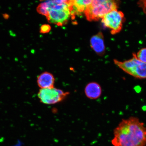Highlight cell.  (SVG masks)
Segmentation results:
<instances>
[{
  "label": "cell",
  "instance_id": "1",
  "mask_svg": "<svg viewBox=\"0 0 146 146\" xmlns=\"http://www.w3.org/2000/svg\"><path fill=\"white\" fill-rule=\"evenodd\" d=\"M114 146H145L146 127L135 117L123 119L114 130Z\"/></svg>",
  "mask_w": 146,
  "mask_h": 146
},
{
  "label": "cell",
  "instance_id": "2",
  "mask_svg": "<svg viewBox=\"0 0 146 146\" xmlns=\"http://www.w3.org/2000/svg\"><path fill=\"white\" fill-rule=\"evenodd\" d=\"M119 1L114 0H95L84 12L89 21H98L113 10H117Z\"/></svg>",
  "mask_w": 146,
  "mask_h": 146
},
{
  "label": "cell",
  "instance_id": "3",
  "mask_svg": "<svg viewBox=\"0 0 146 146\" xmlns=\"http://www.w3.org/2000/svg\"><path fill=\"white\" fill-rule=\"evenodd\" d=\"M116 65L127 74L139 79L146 78V63L137 58L135 53H133L130 59L124 61L114 60Z\"/></svg>",
  "mask_w": 146,
  "mask_h": 146
},
{
  "label": "cell",
  "instance_id": "4",
  "mask_svg": "<svg viewBox=\"0 0 146 146\" xmlns=\"http://www.w3.org/2000/svg\"><path fill=\"white\" fill-rule=\"evenodd\" d=\"M123 13L118 10L111 11L102 18V22L104 26L111 30L112 35H115L121 31L125 21Z\"/></svg>",
  "mask_w": 146,
  "mask_h": 146
},
{
  "label": "cell",
  "instance_id": "5",
  "mask_svg": "<svg viewBox=\"0 0 146 146\" xmlns=\"http://www.w3.org/2000/svg\"><path fill=\"white\" fill-rule=\"evenodd\" d=\"M69 94L68 92H64L54 87L41 89L38 96L41 103L47 105H54L62 101Z\"/></svg>",
  "mask_w": 146,
  "mask_h": 146
},
{
  "label": "cell",
  "instance_id": "6",
  "mask_svg": "<svg viewBox=\"0 0 146 146\" xmlns=\"http://www.w3.org/2000/svg\"><path fill=\"white\" fill-rule=\"evenodd\" d=\"M72 5L68 8L50 9L48 11L47 19L50 23L62 26L68 21L72 15Z\"/></svg>",
  "mask_w": 146,
  "mask_h": 146
},
{
  "label": "cell",
  "instance_id": "7",
  "mask_svg": "<svg viewBox=\"0 0 146 146\" xmlns=\"http://www.w3.org/2000/svg\"><path fill=\"white\" fill-rule=\"evenodd\" d=\"M90 45L91 48L98 55L103 56L105 54L104 39L102 32H100L92 36L90 40Z\"/></svg>",
  "mask_w": 146,
  "mask_h": 146
},
{
  "label": "cell",
  "instance_id": "8",
  "mask_svg": "<svg viewBox=\"0 0 146 146\" xmlns=\"http://www.w3.org/2000/svg\"><path fill=\"white\" fill-rule=\"evenodd\" d=\"M102 89L99 84L96 82H91L86 86L84 92L87 98L91 100H96L101 96Z\"/></svg>",
  "mask_w": 146,
  "mask_h": 146
},
{
  "label": "cell",
  "instance_id": "9",
  "mask_svg": "<svg viewBox=\"0 0 146 146\" xmlns=\"http://www.w3.org/2000/svg\"><path fill=\"white\" fill-rule=\"evenodd\" d=\"M55 81V79L53 75L46 72L39 75L37 79L38 85L41 89L54 87Z\"/></svg>",
  "mask_w": 146,
  "mask_h": 146
},
{
  "label": "cell",
  "instance_id": "10",
  "mask_svg": "<svg viewBox=\"0 0 146 146\" xmlns=\"http://www.w3.org/2000/svg\"><path fill=\"white\" fill-rule=\"evenodd\" d=\"M92 1L90 0H78L72 1V15L85 11L91 4Z\"/></svg>",
  "mask_w": 146,
  "mask_h": 146
},
{
  "label": "cell",
  "instance_id": "11",
  "mask_svg": "<svg viewBox=\"0 0 146 146\" xmlns=\"http://www.w3.org/2000/svg\"><path fill=\"white\" fill-rule=\"evenodd\" d=\"M136 54L138 59L143 62L146 63V48H142L138 51Z\"/></svg>",
  "mask_w": 146,
  "mask_h": 146
},
{
  "label": "cell",
  "instance_id": "12",
  "mask_svg": "<svg viewBox=\"0 0 146 146\" xmlns=\"http://www.w3.org/2000/svg\"><path fill=\"white\" fill-rule=\"evenodd\" d=\"M51 27L50 25L44 24L42 25L40 28V32L41 33H47L50 32Z\"/></svg>",
  "mask_w": 146,
  "mask_h": 146
},
{
  "label": "cell",
  "instance_id": "13",
  "mask_svg": "<svg viewBox=\"0 0 146 146\" xmlns=\"http://www.w3.org/2000/svg\"><path fill=\"white\" fill-rule=\"evenodd\" d=\"M137 4L138 6L141 8L143 10L146 17V0L138 1Z\"/></svg>",
  "mask_w": 146,
  "mask_h": 146
},
{
  "label": "cell",
  "instance_id": "14",
  "mask_svg": "<svg viewBox=\"0 0 146 146\" xmlns=\"http://www.w3.org/2000/svg\"><path fill=\"white\" fill-rule=\"evenodd\" d=\"M4 15H5V16L3 15V17H5V19H7V18H8L9 16H8V15L7 16H6V14H5Z\"/></svg>",
  "mask_w": 146,
  "mask_h": 146
}]
</instances>
